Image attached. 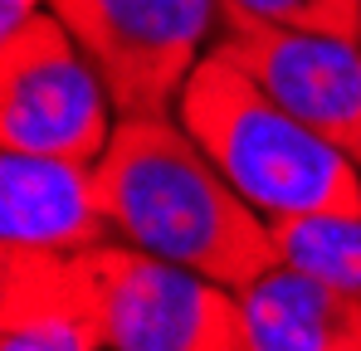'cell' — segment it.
Instances as JSON below:
<instances>
[{"instance_id": "12", "label": "cell", "mask_w": 361, "mask_h": 351, "mask_svg": "<svg viewBox=\"0 0 361 351\" xmlns=\"http://www.w3.org/2000/svg\"><path fill=\"white\" fill-rule=\"evenodd\" d=\"M49 10V0H0V39H10V35H20L35 15H44Z\"/></svg>"}, {"instance_id": "8", "label": "cell", "mask_w": 361, "mask_h": 351, "mask_svg": "<svg viewBox=\"0 0 361 351\" xmlns=\"http://www.w3.org/2000/svg\"><path fill=\"white\" fill-rule=\"evenodd\" d=\"M98 161L5 152L0 156V249L83 254L113 239L98 200Z\"/></svg>"}, {"instance_id": "6", "label": "cell", "mask_w": 361, "mask_h": 351, "mask_svg": "<svg viewBox=\"0 0 361 351\" xmlns=\"http://www.w3.org/2000/svg\"><path fill=\"white\" fill-rule=\"evenodd\" d=\"M215 54L235 58L269 98H279L361 166V39L225 30L215 39Z\"/></svg>"}, {"instance_id": "9", "label": "cell", "mask_w": 361, "mask_h": 351, "mask_svg": "<svg viewBox=\"0 0 361 351\" xmlns=\"http://www.w3.org/2000/svg\"><path fill=\"white\" fill-rule=\"evenodd\" d=\"M240 302L254 351H361V297L307 269L274 264Z\"/></svg>"}, {"instance_id": "3", "label": "cell", "mask_w": 361, "mask_h": 351, "mask_svg": "<svg viewBox=\"0 0 361 351\" xmlns=\"http://www.w3.org/2000/svg\"><path fill=\"white\" fill-rule=\"evenodd\" d=\"M118 117H166L220 39V0H49Z\"/></svg>"}, {"instance_id": "4", "label": "cell", "mask_w": 361, "mask_h": 351, "mask_svg": "<svg viewBox=\"0 0 361 351\" xmlns=\"http://www.w3.org/2000/svg\"><path fill=\"white\" fill-rule=\"evenodd\" d=\"M118 108L103 73L54 10L0 39V142L5 152L98 161L113 142Z\"/></svg>"}, {"instance_id": "11", "label": "cell", "mask_w": 361, "mask_h": 351, "mask_svg": "<svg viewBox=\"0 0 361 351\" xmlns=\"http://www.w3.org/2000/svg\"><path fill=\"white\" fill-rule=\"evenodd\" d=\"M225 30L361 39V0H220V35Z\"/></svg>"}, {"instance_id": "2", "label": "cell", "mask_w": 361, "mask_h": 351, "mask_svg": "<svg viewBox=\"0 0 361 351\" xmlns=\"http://www.w3.org/2000/svg\"><path fill=\"white\" fill-rule=\"evenodd\" d=\"M176 122L269 225L361 215V166L269 98L235 58L215 49L200 58L176 103Z\"/></svg>"}, {"instance_id": "5", "label": "cell", "mask_w": 361, "mask_h": 351, "mask_svg": "<svg viewBox=\"0 0 361 351\" xmlns=\"http://www.w3.org/2000/svg\"><path fill=\"white\" fill-rule=\"evenodd\" d=\"M93 254L113 351H254L235 288L108 239Z\"/></svg>"}, {"instance_id": "7", "label": "cell", "mask_w": 361, "mask_h": 351, "mask_svg": "<svg viewBox=\"0 0 361 351\" xmlns=\"http://www.w3.org/2000/svg\"><path fill=\"white\" fill-rule=\"evenodd\" d=\"M0 351H113L93 254L0 249Z\"/></svg>"}, {"instance_id": "10", "label": "cell", "mask_w": 361, "mask_h": 351, "mask_svg": "<svg viewBox=\"0 0 361 351\" xmlns=\"http://www.w3.org/2000/svg\"><path fill=\"white\" fill-rule=\"evenodd\" d=\"M283 264L307 269L361 297V215H312L274 225Z\"/></svg>"}, {"instance_id": "1", "label": "cell", "mask_w": 361, "mask_h": 351, "mask_svg": "<svg viewBox=\"0 0 361 351\" xmlns=\"http://www.w3.org/2000/svg\"><path fill=\"white\" fill-rule=\"evenodd\" d=\"M93 171L113 239L142 254L205 273L235 292L283 264L274 225L220 176L176 113L118 117Z\"/></svg>"}]
</instances>
